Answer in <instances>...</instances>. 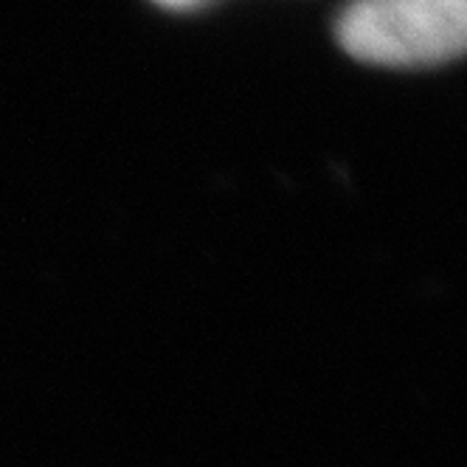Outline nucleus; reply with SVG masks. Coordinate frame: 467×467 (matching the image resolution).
I'll use <instances>...</instances> for the list:
<instances>
[{"mask_svg": "<svg viewBox=\"0 0 467 467\" xmlns=\"http://www.w3.org/2000/svg\"><path fill=\"white\" fill-rule=\"evenodd\" d=\"M341 48L383 68H431L464 51L467 0H352L338 17Z\"/></svg>", "mask_w": 467, "mask_h": 467, "instance_id": "obj_1", "label": "nucleus"}]
</instances>
